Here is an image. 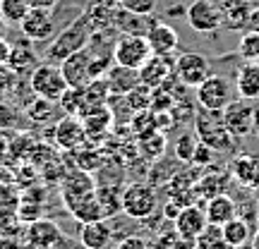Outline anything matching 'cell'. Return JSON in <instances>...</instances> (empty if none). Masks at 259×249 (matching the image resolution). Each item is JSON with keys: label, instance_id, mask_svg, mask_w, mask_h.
Here are the masks:
<instances>
[{"label": "cell", "instance_id": "1", "mask_svg": "<svg viewBox=\"0 0 259 249\" xmlns=\"http://www.w3.org/2000/svg\"><path fill=\"white\" fill-rule=\"evenodd\" d=\"M94 34H96V29H94L92 15H89V10H84L82 15H77V17L53 38V43H51V48H48V53H46L48 63H60V60H65L67 56L77 53V51H84V48L89 46V41H92Z\"/></svg>", "mask_w": 259, "mask_h": 249}, {"label": "cell", "instance_id": "2", "mask_svg": "<svg viewBox=\"0 0 259 249\" xmlns=\"http://www.w3.org/2000/svg\"><path fill=\"white\" fill-rule=\"evenodd\" d=\"M194 134L202 144H206L213 151H233L235 148V137L223 125V111L199 108V113L194 115Z\"/></svg>", "mask_w": 259, "mask_h": 249}, {"label": "cell", "instance_id": "3", "mask_svg": "<svg viewBox=\"0 0 259 249\" xmlns=\"http://www.w3.org/2000/svg\"><path fill=\"white\" fill-rule=\"evenodd\" d=\"M29 89H31L34 96H41L46 101L58 103L60 96L67 91V82H65L63 72H60V65L56 63L36 65L29 72Z\"/></svg>", "mask_w": 259, "mask_h": 249}, {"label": "cell", "instance_id": "4", "mask_svg": "<svg viewBox=\"0 0 259 249\" xmlns=\"http://www.w3.org/2000/svg\"><path fill=\"white\" fill-rule=\"evenodd\" d=\"M120 202H122V213L135 218V221L151 218L158 206L156 192H154V187L149 182H132V185H127L120 194Z\"/></svg>", "mask_w": 259, "mask_h": 249}, {"label": "cell", "instance_id": "5", "mask_svg": "<svg viewBox=\"0 0 259 249\" xmlns=\"http://www.w3.org/2000/svg\"><path fill=\"white\" fill-rule=\"evenodd\" d=\"M149 58H151V48H149L147 36L120 34L118 41L113 43V60H115V65H125V67H132V70H139Z\"/></svg>", "mask_w": 259, "mask_h": 249}, {"label": "cell", "instance_id": "6", "mask_svg": "<svg viewBox=\"0 0 259 249\" xmlns=\"http://www.w3.org/2000/svg\"><path fill=\"white\" fill-rule=\"evenodd\" d=\"M185 22L199 34H213L223 27L221 8L211 0H192L185 8Z\"/></svg>", "mask_w": 259, "mask_h": 249}, {"label": "cell", "instance_id": "7", "mask_svg": "<svg viewBox=\"0 0 259 249\" xmlns=\"http://www.w3.org/2000/svg\"><path fill=\"white\" fill-rule=\"evenodd\" d=\"M231 82L221 74H209L197 86V103L206 111H223L231 103Z\"/></svg>", "mask_w": 259, "mask_h": 249}, {"label": "cell", "instance_id": "8", "mask_svg": "<svg viewBox=\"0 0 259 249\" xmlns=\"http://www.w3.org/2000/svg\"><path fill=\"white\" fill-rule=\"evenodd\" d=\"M223 125L235 139L252 134V129H254V106H252V101L238 98V101L228 103L223 108Z\"/></svg>", "mask_w": 259, "mask_h": 249}, {"label": "cell", "instance_id": "9", "mask_svg": "<svg viewBox=\"0 0 259 249\" xmlns=\"http://www.w3.org/2000/svg\"><path fill=\"white\" fill-rule=\"evenodd\" d=\"M211 74V63L202 53H180L176 60V77L183 86H199Z\"/></svg>", "mask_w": 259, "mask_h": 249}, {"label": "cell", "instance_id": "10", "mask_svg": "<svg viewBox=\"0 0 259 249\" xmlns=\"http://www.w3.org/2000/svg\"><path fill=\"white\" fill-rule=\"evenodd\" d=\"M19 29H22L24 38H29V41H48V38L53 36V29H56L53 10L31 5L27 17L19 22Z\"/></svg>", "mask_w": 259, "mask_h": 249}, {"label": "cell", "instance_id": "11", "mask_svg": "<svg viewBox=\"0 0 259 249\" xmlns=\"http://www.w3.org/2000/svg\"><path fill=\"white\" fill-rule=\"evenodd\" d=\"M56 141L63 151H79L87 144V129H84L82 118L77 115H65L56 125Z\"/></svg>", "mask_w": 259, "mask_h": 249}, {"label": "cell", "instance_id": "12", "mask_svg": "<svg viewBox=\"0 0 259 249\" xmlns=\"http://www.w3.org/2000/svg\"><path fill=\"white\" fill-rule=\"evenodd\" d=\"M60 72H63L67 86H84V84L92 82L94 72H92V63H89L87 48L67 56L65 60H60Z\"/></svg>", "mask_w": 259, "mask_h": 249}, {"label": "cell", "instance_id": "13", "mask_svg": "<svg viewBox=\"0 0 259 249\" xmlns=\"http://www.w3.org/2000/svg\"><path fill=\"white\" fill-rule=\"evenodd\" d=\"M170 74H176V60H170V56H154L151 53V58L139 67V79L149 89L163 86Z\"/></svg>", "mask_w": 259, "mask_h": 249}, {"label": "cell", "instance_id": "14", "mask_svg": "<svg viewBox=\"0 0 259 249\" xmlns=\"http://www.w3.org/2000/svg\"><path fill=\"white\" fill-rule=\"evenodd\" d=\"M96 192V185H94L92 173H87L82 168L77 170H67L60 180V196H63V204L74 202V199H82L87 194Z\"/></svg>", "mask_w": 259, "mask_h": 249}, {"label": "cell", "instance_id": "15", "mask_svg": "<svg viewBox=\"0 0 259 249\" xmlns=\"http://www.w3.org/2000/svg\"><path fill=\"white\" fill-rule=\"evenodd\" d=\"M156 24V19L151 15H137V12H130V10L115 5L113 8V27L118 29L120 34H139V36H147V31Z\"/></svg>", "mask_w": 259, "mask_h": 249}, {"label": "cell", "instance_id": "16", "mask_svg": "<svg viewBox=\"0 0 259 249\" xmlns=\"http://www.w3.org/2000/svg\"><path fill=\"white\" fill-rule=\"evenodd\" d=\"M24 237H27V249H48L53 247L58 240H63V232L53 221L38 218V221L27 225Z\"/></svg>", "mask_w": 259, "mask_h": 249}, {"label": "cell", "instance_id": "17", "mask_svg": "<svg viewBox=\"0 0 259 249\" xmlns=\"http://www.w3.org/2000/svg\"><path fill=\"white\" fill-rule=\"evenodd\" d=\"M176 232L185 240H197L199 232L206 228V216H204V209L194 206V204H187L183 206L176 216Z\"/></svg>", "mask_w": 259, "mask_h": 249}, {"label": "cell", "instance_id": "18", "mask_svg": "<svg viewBox=\"0 0 259 249\" xmlns=\"http://www.w3.org/2000/svg\"><path fill=\"white\" fill-rule=\"evenodd\" d=\"M147 41H149V48L154 56H173L178 51V31L170 24H163V22H156L154 27L147 31Z\"/></svg>", "mask_w": 259, "mask_h": 249}, {"label": "cell", "instance_id": "19", "mask_svg": "<svg viewBox=\"0 0 259 249\" xmlns=\"http://www.w3.org/2000/svg\"><path fill=\"white\" fill-rule=\"evenodd\" d=\"M235 89L245 101L259 98V60H245L235 72Z\"/></svg>", "mask_w": 259, "mask_h": 249}, {"label": "cell", "instance_id": "20", "mask_svg": "<svg viewBox=\"0 0 259 249\" xmlns=\"http://www.w3.org/2000/svg\"><path fill=\"white\" fill-rule=\"evenodd\" d=\"M106 82H108V89H111V96H127L130 91H135L142 79H139V70H132V67H125V65H115L108 72L103 74Z\"/></svg>", "mask_w": 259, "mask_h": 249}, {"label": "cell", "instance_id": "21", "mask_svg": "<svg viewBox=\"0 0 259 249\" xmlns=\"http://www.w3.org/2000/svg\"><path fill=\"white\" fill-rule=\"evenodd\" d=\"M79 242L84 249H108L113 242V228L106 223V218L94 223H82Z\"/></svg>", "mask_w": 259, "mask_h": 249}, {"label": "cell", "instance_id": "22", "mask_svg": "<svg viewBox=\"0 0 259 249\" xmlns=\"http://www.w3.org/2000/svg\"><path fill=\"white\" fill-rule=\"evenodd\" d=\"M204 216H206V223H211V225H226L238 216V204L228 194L209 196V202L204 206Z\"/></svg>", "mask_w": 259, "mask_h": 249}, {"label": "cell", "instance_id": "23", "mask_svg": "<svg viewBox=\"0 0 259 249\" xmlns=\"http://www.w3.org/2000/svg\"><path fill=\"white\" fill-rule=\"evenodd\" d=\"M65 209L72 213L74 221H79V223H94V221H103V218H106V211H103V206H101V202H99L96 192L87 194L82 199L67 202Z\"/></svg>", "mask_w": 259, "mask_h": 249}, {"label": "cell", "instance_id": "24", "mask_svg": "<svg viewBox=\"0 0 259 249\" xmlns=\"http://www.w3.org/2000/svg\"><path fill=\"white\" fill-rule=\"evenodd\" d=\"M221 232L228 249H245L247 244L252 247V225L250 221H245L240 216H235L233 221L221 225Z\"/></svg>", "mask_w": 259, "mask_h": 249}, {"label": "cell", "instance_id": "25", "mask_svg": "<svg viewBox=\"0 0 259 249\" xmlns=\"http://www.w3.org/2000/svg\"><path fill=\"white\" fill-rule=\"evenodd\" d=\"M231 173L242 187H247V189H257L259 187V156L240 154V156L233 161Z\"/></svg>", "mask_w": 259, "mask_h": 249}, {"label": "cell", "instance_id": "26", "mask_svg": "<svg viewBox=\"0 0 259 249\" xmlns=\"http://www.w3.org/2000/svg\"><path fill=\"white\" fill-rule=\"evenodd\" d=\"M84 129H87V137L89 134H106L113 125V111L108 106H99V108H92L82 118Z\"/></svg>", "mask_w": 259, "mask_h": 249}, {"label": "cell", "instance_id": "27", "mask_svg": "<svg viewBox=\"0 0 259 249\" xmlns=\"http://www.w3.org/2000/svg\"><path fill=\"white\" fill-rule=\"evenodd\" d=\"M223 15V24L231 29H238L242 24H247L250 19V8H247V0H231L221 8Z\"/></svg>", "mask_w": 259, "mask_h": 249}, {"label": "cell", "instance_id": "28", "mask_svg": "<svg viewBox=\"0 0 259 249\" xmlns=\"http://www.w3.org/2000/svg\"><path fill=\"white\" fill-rule=\"evenodd\" d=\"M36 63V53L31 51V46H29V38L24 41V43H17V46H12V53H10V60L8 65L15 70L17 74L22 72H31V65Z\"/></svg>", "mask_w": 259, "mask_h": 249}, {"label": "cell", "instance_id": "29", "mask_svg": "<svg viewBox=\"0 0 259 249\" xmlns=\"http://www.w3.org/2000/svg\"><path fill=\"white\" fill-rule=\"evenodd\" d=\"M31 10L29 0H0V19L8 24H19Z\"/></svg>", "mask_w": 259, "mask_h": 249}, {"label": "cell", "instance_id": "30", "mask_svg": "<svg viewBox=\"0 0 259 249\" xmlns=\"http://www.w3.org/2000/svg\"><path fill=\"white\" fill-rule=\"evenodd\" d=\"M194 247L197 249H228L226 242H223V232L221 225H211L206 223V228L199 232V237L194 240Z\"/></svg>", "mask_w": 259, "mask_h": 249}, {"label": "cell", "instance_id": "31", "mask_svg": "<svg viewBox=\"0 0 259 249\" xmlns=\"http://www.w3.org/2000/svg\"><path fill=\"white\" fill-rule=\"evenodd\" d=\"M120 194L122 192L113 189V187H99V189H96V196H99V202H101V206H103V211H106V218H108V216H115L118 211H122Z\"/></svg>", "mask_w": 259, "mask_h": 249}, {"label": "cell", "instance_id": "32", "mask_svg": "<svg viewBox=\"0 0 259 249\" xmlns=\"http://www.w3.org/2000/svg\"><path fill=\"white\" fill-rule=\"evenodd\" d=\"M199 144V139L194 132H185V134H180L176 141V158L178 161H183V163H192V156H194V148Z\"/></svg>", "mask_w": 259, "mask_h": 249}, {"label": "cell", "instance_id": "33", "mask_svg": "<svg viewBox=\"0 0 259 249\" xmlns=\"http://www.w3.org/2000/svg\"><path fill=\"white\" fill-rule=\"evenodd\" d=\"M27 118L34 122H48L51 120V113H53V101H46L41 96H34V101L27 106Z\"/></svg>", "mask_w": 259, "mask_h": 249}, {"label": "cell", "instance_id": "34", "mask_svg": "<svg viewBox=\"0 0 259 249\" xmlns=\"http://www.w3.org/2000/svg\"><path fill=\"white\" fill-rule=\"evenodd\" d=\"M238 53L242 60H259V31H247L242 34L240 43H238Z\"/></svg>", "mask_w": 259, "mask_h": 249}, {"label": "cell", "instance_id": "35", "mask_svg": "<svg viewBox=\"0 0 259 249\" xmlns=\"http://www.w3.org/2000/svg\"><path fill=\"white\" fill-rule=\"evenodd\" d=\"M17 127H19V111L5 98H0V132H15Z\"/></svg>", "mask_w": 259, "mask_h": 249}, {"label": "cell", "instance_id": "36", "mask_svg": "<svg viewBox=\"0 0 259 249\" xmlns=\"http://www.w3.org/2000/svg\"><path fill=\"white\" fill-rule=\"evenodd\" d=\"M17 204H19V196H17V189L12 187V180L0 182V211L15 213L17 211Z\"/></svg>", "mask_w": 259, "mask_h": 249}, {"label": "cell", "instance_id": "37", "mask_svg": "<svg viewBox=\"0 0 259 249\" xmlns=\"http://www.w3.org/2000/svg\"><path fill=\"white\" fill-rule=\"evenodd\" d=\"M163 151H166V139L161 132H154V134L142 139V154L147 158H161Z\"/></svg>", "mask_w": 259, "mask_h": 249}, {"label": "cell", "instance_id": "38", "mask_svg": "<svg viewBox=\"0 0 259 249\" xmlns=\"http://www.w3.org/2000/svg\"><path fill=\"white\" fill-rule=\"evenodd\" d=\"M41 211H44V206L38 202H29V199H19V204H17V221H22V223H34V221H38L41 218Z\"/></svg>", "mask_w": 259, "mask_h": 249}, {"label": "cell", "instance_id": "39", "mask_svg": "<svg viewBox=\"0 0 259 249\" xmlns=\"http://www.w3.org/2000/svg\"><path fill=\"white\" fill-rule=\"evenodd\" d=\"M118 5L137 15H151L156 10V0H118Z\"/></svg>", "mask_w": 259, "mask_h": 249}, {"label": "cell", "instance_id": "40", "mask_svg": "<svg viewBox=\"0 0 259 249\" xmlns=\"http://www.w3.org/2000/svg\"><path fill=\"white\" fill-rule=\"evenodd\" d=\"M17 84V72L10 65H0V96H8Z\"/></svg>", "mask_w": 259, "mask_h": 249}, {"label": "cell", "instance_id": "41", "mask_svg": "<svg viewBox=\"0 0 259 249\" xmlns=\"http://www.w3.org/2000/svg\"><path fill=\"white\" fill-rule=\"evenodd\" d=\"M209 163H213V148H209L206 144H197V148H194V156H192V166H209Z\"/></svg>", "mask_w": 259, "mask_h": 249}, {"label": "cell", "instance_id": "42", "mask_svg": "<svg viewBox=\"0 0 259 249\" xmlns=\"http://www.w3.org/2000/svg\"><path fill=\"white\" fill-rule=\"evenodd\" d=\"M115 249H154V247H151L144 237H137V235H135V237H125Z\"/></svg>", "mask_w": 259, "mask_h": 249}, {"label": "cell", "instance_id": "43", "mask_svg": "<svg viewBox=\"0 0 259 249\" xmlns=\"http://www.w3.org/2000/svg\"><path fill=\"white\" fill-rule=\"evenodd\" d=\"M24 244L19 240H15L12 235H5V237H0V249H22Z\"/></svg>", "mask_w": 259, "mask_h": 249}, {"label": "cell", "instance_id": "44", "mask_svg": "<svg viewBox=\"0 0 259 249\" xmlns=\"http://www.w3.org/2000/svg\"><path fill=\"white\" fill-rule=\"evenodd\" d=\"M10 53H12V46H10L8 41H5V36H3L0 38V65H8Z\"/></svg>", "mask_w": 259, "mask_h": 249}, {"label": "cell", "instance_id": "45", "mask_svg": "<svg viewBox=\"0 0 259 249\" xmlns=\"http://www.w3.org/2000/svg\"><path fill=\"white\" fill-rule=\"evenodd\" d=\"M247 27L252 31H259V8L257 10H250V19H247Z\"/></svg>", "mask_w": 259, "mask_h": 249}, {"label": "cell", "instance_id": "46", "mask_svg": "<svg viewBox=\"0 0 259 249\" xmlns=\"http://www.w3.org/2000/svg\"><path fill=\"white\" fill-rule=\"evenodd\" d=\"M31 5H38V8H53L58 0H29Z\"/></svg>", "mask_w": 259, "mask_h": 249}, {"label": "cell", "instance_id": "47", "mask_svg": "<svg viewBox=\"0 0 259 249\" xmlns=\"http://www.w3.org/2000/svg\"><path fill=\"white\" fill-rule=\"evenodd\" d=\"M48 249H70V247H67V240L63 237V240H58L53 247H48Z\"/></svg>", "mask_w": 259, "mask_h": 249}, {"label": "cell", "instance_id": "48", "mask_svg": "<svg viewBox=\"0 0 259 249\" xmlns=\"http://www.w3.org/2000/svg\"><path fill=\"white\" fill-rule=\"evenodd\" d=\"M252 249H259V230L252 235Z\"/></svg>", "mask_w": 259, "mask_h": 249}, {"label": "cell", "instance_id": "49", "mask_svg": "<svg viewBox=\"0 0 259 249\" xmlns=\"http://www.w3.org/2000/svg\"><path fill=\"white\" fill-rule=\"evenodd\" d=\"M8 180H12V177H10L8 173H5V170H3V168H0V182H8Z\"/></svg>", "mask_w": 259, "mask_h": 249}, {"label": "cell", "instance_id": "50", "mask_svg": "<svg viewBox=\"0 0 259 249\" xmlns=\"http://www.w3.org/2000/svg\"><path fill=\"white\" fill-rule=\"evenodd\" d=\"M92 3H103V5H118V0H92Z\"/></svg>", "mask_w": 259, "mask_h": 249}, {"label": "cell", "instance_id": "51", "mask_svg": "<svg viewBox=\"0 0 259 249\" xmlns=\"http://www.w3.org/2000/svg\"><path fill=\"white\" fill-rule=\"evenodd\" d=\"M254 129L259 132V108H254Z\"/></svg>", "mask_w": 259, "mask_h": 249}, {"label": "cell", "instance_id": "52", "mask_svg": "<svg viewBox=\"0 0 259 249\" xmlns=\"http://www.w3.org/2000/svg\"><path fill=\"white\" fill-rule=\"evenodd\" d=\"M5 36V22H3V19H0V38Z\"/></svg>", "mask_w": 259, "mask_h": 249}, {"label": "cell", "instance_id": "53", "mask_svg": "<svg viewBox=\"0 0 259 249\" xmlns=\"http://www.w3.org/2000/svg\"><path fill=\"white\" fill-rule=\"evenodd\" d=\"M0 98H3V96H0Z\"/></svg>", "mask_w": 259, "mask_h": 249}]
</instances>
